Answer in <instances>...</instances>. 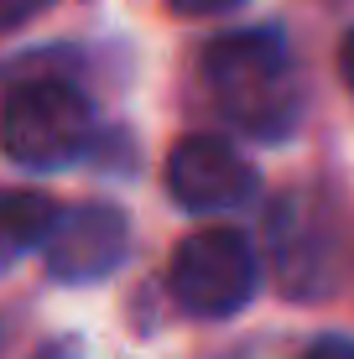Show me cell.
<instances>
[{
    "label": "cell",
    "instance_id": "cell-8",
    "mask_svg": "<svg viewBox=\"0 0 354 359\" xmlns=\"http://www.w3.org/2000/svg\"><path fill=\"white\" fill-rule=\"evenodd\" d=\"M240 0H172L177 16H224V11H235Z\"/></svg>",
    "mask_w": 354,
    "mask_h": 359
},
{
    "label": "cell",
    "instance_id": "cell-1",
    "mask_svg": "<svg viewBox=\"0 0 354 359\" xmlns=\"http://www.w3.org/2000/svg\"><path fill=\"white\" fill-rule=\"evenodd\" d=\"M203 83L235 126L255 135H287L297 120V68L282 32H229L203 53Z\"/></svg>",
    "mask_w": 354,
    "mask_h": 359
},
{
    "label": "cell",
    "instance_id": "cell-7",
    "mask_svg": "<svg viewBox=\"0 0 354 359\" xmlns=\"http://www.w3.org/2000/svg\"><path fill=\"white\" fill-rule=\"evenodd\" d=\"M47 6H53V0H0V32L27 27V21H32V16H42Z\"/></svg>",
    "mask_w": 354,
    "mask_h": 359
},
{
    "label": "cell",
    "instance_id": "cell-2",
    "mask_svg": "<svg viewBox=\"0 0 354 359\" xmlns=\"http://www.w3.org/2000/svg\"><path fill=\"white\" fill-rule=\"evenodd\" d=\"M89 135H94L89 99L63 79L21 83L0 104V151L21 167H36V172L73 167L89 151Z\"/></svg>",
    "mask_w": 354,
    "mask_h": 359
},
{
    "label": "cell",
    "instance_id": "cell-5",
    "mask_svg": "<svg viewBox=\"0 0 354 359\" xmlns=\"http://www.w3.org/2000/svg\"><path fill=\"white\" fill-rule=\"evenodd\" d=\"M125 245H130V229H125L120 208L79 203V208L53 219V229L42 240V255H47V271L57 281H100L125 261Z\"/></svg>",
    "mask_w": 354,
    "mask_h": 359
},
{
    "label": "cell",
    "instance_id": "cell-4",
    "mask_svg": "<svg viewBox=\"0 0 354 359\" xmlns=\"http://www.w3.org/2000/svg\"><path fill=\"white\" fill-rule=\"evenodd\" d=\"M167 193L193 214H224L255 193L250 162L219 135H188L167 156Z\"/></svg>",
    "mask_w": 354,
    "mask_h": 359
},
{
    "label": "cell",
    "instance_id": "cell-9",
    "mask_svg": "<svg viewBox=\"0 0 354 359\" xmlns=\"http://www.w3.org/2000/svg\"><path fill=\"white\" fill-rule=\"evenodd\" d=\"M302 359H354V344L349 339H318Z\"/></svg>",
    "mask_w": 354,
    "mask_h": 359
},
{
    "label": "cell",
    "instance_id": "cell-11",
    "mask_svg": "<svg viewBox=\"0 0 354 359\" xmlns=\"http://www.w3.org/2000/svg\"><path fill=\"white\" fill-rule=\"evenodd\" d=\"M32 359H83V354H79V344H63V339H57V344H47V349L32 354Z\"/></svg>",
    "mask_w": 354,
    "mask_h": 359
},
{
    "label": "cell",
    "instance_id": "cell-6",
    "mask_svg": "<svg viewBox=\"0 0 354 359\" xmlns=\"http://www.w3.org/2000/svg\"><path fill=\"white\" fill-rule=\"evenodd\" d=\"M57 208L42 193H0V271H11L27 250H42Z\"/></svg>",
    "mask_w": 354,
    "mask_h": 359
},
{
    "label": "cell",
    "instance_id": "cell-10",
    "mask_svg": "<svg viewBox=\"0 0 354 359\" xmlns=\"http://www.w3.org/2000/svg\"><path fill=\"white\" fill-rule=\"evenodd\" d=\"M339 73H344V83L354 89V32L344 36V47H339Z\"/></svg>",
    "mask_w": 354,
    "mask_h": 359
},
{
    "label": "cell",
    "instance_id": "cell-3",
    "mask_svg": "<svg viewBox=\"0 0 354 359\" xmlns=\"http://www.w3.org/2000/svg\"><path fill=\"white\" fill-rule=\"evenodd\" d=\"M261 266L245 234L235 229H198L172 250V271H167V287H172L177 307L193 318H229L255 297Z\"/></svg>",
    "mask_w": 354,
    "mask_h": 359
}]
</instances>
